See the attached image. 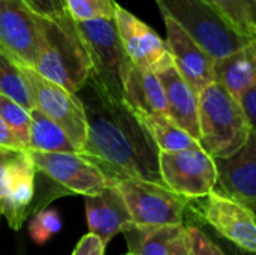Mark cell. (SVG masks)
<instances>
[{
    "mask_svg": "<svg viewBox=\"0 0 256 255\" xmlns=\"http://www.w3.org/2000/svg\"><path fill=\"white\" fill-rule=\"evenodd\" d=\"M93 93L94 98L82 101L87 138L80 155L96 165L112 185L126 179L165 185L159 167L160 152L142 119L123 101Z\"/></svg>",
    "mask_w": 256,
    "mask_h": 255,
    "instance_id": "obj_1",
    "label": "cell"
},
{
    "mask_svg": "<svg viewBox=\"0 0 256 255\" xmlns=\"http://www.w3.org/2000/svg\"><path fill=\"white\" fill-rule=\"evenodd\" d=\"M33 69L74 95L87 86L92 75L90 54L78 23L66 11L40 17V47Z\"/></svg>",
    "mask_w": 256,
    "mask_h": 255,
    "instance_id": "obj_2",
    "label": "cell"
},
{
    "mask_svg": "<svg viewBox=\"0 0 256 255\" xmlns=\"http://www.w3.org/2000/svg\"><path fill=\"white\" fill-rule=\"evenodd\" d=\"M200 146L213 159L237 152L250 134L240 101L214 81L198 95Z\"/></svg>",
    "mask_w": 256,
    "mask_h": 255,
    "instance_id": "obj_3",
    "label": "cell"
},
{
    "mask_svg": "<svg viewBox=\"0 0 256 255\" xmlns=\"http://www.w3.org/2000/svg\"><path fill=\"white\" fill-rule=\"evenodd\" d=\"M86 41L92 75L90 86L99 95L111 101H123V89L132 62L120 42L114 20H96L78 23Z\"/></svg>",
    "mask_w": 256,
    "mask_h": 255,
    "instance_id": "obj_4",
    "label": "cell"
},
{
    "mask_svg": "<svg viewBox=\"0 0 256 255\" xmlns=\"http://www.w3.org/2000/svg\"><path fill=\"white\" fill-rule=\"evenodd\" d=\"M160 14L182 26L214 60L224 59L252 39L237 35L204 0H154Z\"/></svg>",
    "mask_w": 256,
    "mask_h": 255,
    "instance_id": "obj_5",
    "label": "cell"
},
{
    "mask_svg": "<svg viewBox=\"0 0 256 255\" xmlns=\"http://www.w3.org/2000/svg\"><path fill=\"white\" fill-rule=\"evenodd\" d=\"M114 185L118 188L135 225H184L190 200L176 194L168 186L141 179H126Z\"/></svg>",
    "mask_w": 256,
    "mask_h": 255,
    "instance_id": "obj_6",
    "label": "cell"
},
{
    "mask_svg": "<svg viewBox=\"0 0 256 255\" xmlns=\"http://www.w3.org/2000/svg\"><path fill=\"white\" fill-rule=\"evenodd\" d=\"M21 71L28 83L34 108L57 123L80 153L87 138V114L82 101L44 78L33 68L21 66Z\"/></svg>",
    "mask_w": 256,
    "mask_h": 255,
    "instance_id": "obj_7",
    "label": "cell"
},
{
    "mask_svg": "<svg viewBox=\"0 0 256 255\" xmlns=\"http://www.w3.org/2000/svg\"><path fill=\"white\" fill-rule=\"evenodd\" d=\"M188 210L222 239L256 252V216L249 207L212 191L202 198L190 200Z\"/></svg>",
    "mask_w": 256,
    "mask_h": 255,
    "instance_id": "obj_8",
    "label": "cell"
},
{
    "mask_svg": "<svg viewBox=\"0 0 256 255\" xmlns=\"http://www.w3.org/2000/svg\"><path fill=\"white\" fill-rule=\"evenodd\" d=\"M159 167L164 183L188 200L208 195L218 182L214 159L201 147L182 152H160Z\"/></svg>",
    "mask_w": 256,
    "mask_h": 255,
    "instance_id": "obj_9",
    "label": "cell"
},
{
    "mask_svg": "<svg viewBox=\"0 0 256 255\" xmlns=\"http://www.w3.org/2000/svg\"><path fill=\"white\" fill-rule=\"evenodd\" d=\"M40 47V15L26 0H0V51L20 66L34 68Z\"/></svg>",
    "mask_w": 256,
    "mask_h": 255,
    "instance_id": "obj_10",
    "label": "cell"
},
{
    "mask_svg": "<svg viewBox=\"0 0 256 255\" xmlns=\"http://www.w3.org/2000/svg\"><path fill=\"white\" fill-rule=\"evenodd\" d=\"M36 171L45 174L68 192L76 195H96L111 185L104 173L80 153H46L27 150Z\"/></svg>",
    "mask_w": 256,
    "mask_h": 255,
    "instance_id": "obj_11",
    "label": "cell"
},
{
    "mask_svg": "<svg viewBox=\"0 0 256 255\" xmlns=\"http://www.w3.org/2000/svg\"><path fill=\"white\" fill-rule=\"evenodd\" d=\"M114 24L124 53L134 66L158 72L172 62L166 42L147 23L122 5L116 8Z\"/></svg>",
    "mask_w": 256,
    "mask_h": 255,
    "instance_id": "obj_12",
    "label": "cell"
},
{
    "mask_svg": "<svg viewBox=\"0 0 256 255\" xmlns=\"http://www.w3.org/2000/svg\"><path fill=\"white\" fill-rule=\"evenodd\" d=\"M166 30V45L178 74L192 90L200 95L207 86L216 81L214 59L171 17L160 14Z\"/></svg>",
    "mask_w": 256,
    "mask_h": 255,
    "instance_id": "obj_13",
    "label": "cell"
},
{
    "mask_svg": "<svg viewBox=\"0 0 256 255\" xmlns=\"http://www.w3.org/2000/svg\"><path fill=\"white\" fill-rule=\"evenodd\" d=\"M214 162L218 182L213 191L252 209L256 204V132L250 131L237 152Z\"/></svg>",
    "mask_w": 256,
    "mask_h": 255,
    "instance_id": "obj_14",
    "label": "cell"
},
{
    "mask_svg": "<svg viewBox=\"0 0 256 255\" xmlns=\"http://www.w3.org/2000/svg\"><path fill=\"white\" fill-rule=\"evenodd\" d=\"M86 215L90 233L98 236L104 245L134 224L118 188L112 183L99 194L86 197Z\"/></svg>",
    "mask_w": 256,
    "mask_h": 255,
    "instance_id": "obj_15",
    "label": "cell"
},
{
    "mask_svg": "<svg viewBox=\"0 0 256 255\" xmlns=\"http://www.w3.org/2000/svg\"><path fill=\"white\" fill-rule=\"evenodd\" d=\"M36 167L27 150L16 153L8 180V195L0 201L2 215L8 219L12 230L18 231L28 213L34 197Z\"/></svg>",
    "mask_w": 256,
    "mask_h": 255,
    "instance_id": "obj_16",
    "label": "cell"
},
{
    "mask_svg": "<svg viewBox=\"0 0 256 255\" xmlns=\"http://www.w3.org/2000/svg\"><path fill=\"white\" fill-rule=\"evenodd\" d=\"M156 75L159 77L165 90L168 116L200 143L198 95L178 74L174 60L158 71Z\"/></svg>",
    "mask_w": 256,
    "mask_h": 255,
    "instance_id": "obj_17",
    "label": "cell"
},
{
    "mask_svg": "<svg viewBox=\"0 0 256 255\" xmlns=\"http://www.w3.org/2000/svg\"><path fill=\"white\" fill-rule=\"evenodd\" d=\"M123 102L141 117L168 114L165 90L156 72L141 69L134 65L130 66L124 81Z\"/></svg>",
    "mask_w": 256,
    "mask_h": 255,
    "instance_id": "obj_18",
    "label": "cell"
},
{
    "mask_svg": "<svg viewBox=\"0 0 256 255\" xmlns=\"http://www.w3.org/2000/svg\"><path fill=\"white\" fill-rule=\"evenodd\" d=\"M214 75L218 83L240 99L256 78V38L236 53L216 60Z\"/></svg>",
    "mask_w": 256,
    "mask_h": 255,
    "instance_id": "obj_19",
    "label": "cell"
},
{
    "mask_svg": "<svg viewBox=\"0 0 256 255\" xmlns=\"http://www.w3.org/2000/svg\"><path fill=\"white\" fill-rule=\"evenodd\" d=\"M186 225L141 227L132 224L123 231L130 255H171L172 245Z\"/></svg>",
    "mask_w": 256,
    "mask_h": 255,
    "instance_id": "obj_20",
    "label": "cell"
},
{
    "mask_svg": "<svg viewBox=\"0 0 256 255\" xmlns=\"http://www.w3.org/2000/svg\"><path fill=\"white\" fill-rule=\"evenodd\" d=\"M30 117L32 125L27 150L46 153H78L72 141L57 123L36 108L30 111Z\"/></svg>",
    "mask_w": 256,
    "mask_h": 255,
    "instance_id": "obj_21",
    "label": "cell"
},
{
    "mask_svg": "<svg viewBox=\"0 0 256 255\" xmlns=\"http://www.w3.org/2000/svg\"><path fill=\"white\" fill-rule=\"evenodd\" d=\"M141 117V116H140ZM152 134L159 152H182L201 147L200 143L180 128L168 114H154L141 117Z\"/></svg>",
    "mask_w": 256,
    "mask_h": 255,
    "instance_id": "obj_22",
    "label": "cell"
},
{
    "mask_svg": "<svg viewBox=\"0 0 256 255\" xmlns=\"http://www.w3.org/2000/svg\"><path fill=\"white\" fill-rule=\"evenodd\" d=\"M240 36L256 38V0H204Z\"/></svg>",
    "mask_w": 256,
    "mask_h": 255,
    "instance_id": "obj_23",
    "label": "cell"
},
{
    "mask_svg": "<svg viewBox=\"0 0 256 255\" xmlns=\"http://www.w3.org/2000/svg\"><path fill=\"white\" fill-rule=\"evenodd\" d=\"M0 95L15 101L27 111L34 110L33 96L28 83L21 71V66L2 51H0Z\"/></svg>",
    "mask_w": 256,
    "mask_h": 255,
    "instance_id": "obj_24",
    "label": "cell"
},
{
    "mask_svg": "<svg viewBox=\"0 0 256 255\" xmlns=\"http://www.w3.org/2000/svg\"><path fill=\"white\" fill-rule=\"evenodd\" d=\"M66 12L76 23H88L96 20H114L116 0H62Z\"/></svg>",
    "mask_w": 256,
    "mask_h": 255,
    "instance_id": "obj_25",
    "label": "cell"
},
{
    "mask_svg": "<svg viewBox=\"0 0 256 255\" xmlns=\"http://www.w3.org/2000/svg\"><path fill=\"white\" fill-rule=\"evenodd\" d=\"M0 117L14 132L22 149L27 150L30 141V125H32L30 111H27L15 101L0 95Z\"/></svg>",
    "mask_w": 256,
    "mask_h": 255,
    "instance_id": "obj_26",
    "label": "cell"
},
{
    "mask_svg": "<svg viewBox=\"0 0 256 255\" xmlns=\"http://www.w3.org/2000/svg\"><path fill=\"white\" fill-rule=\"evenodd\" d=\"M63 227L62 218L56 210L51 209H44L39 212H34L30 225H28V233L30 237L39 243L44 245L48 242L54 234H57Z\"/></svg>",
    "mask_w": 256,
    "mask_h": 255,
    "instance_id": "obj_27",
    "label": "cell"
},
{
    "mask_svg": "<svg viewBox=\"0 0 256 255\" xmlns=\"http://www.w3.org/2000/svg\"><path fill=\"white\" fill-rule=\"evenodd\" d=\"M194 255H225L219 245L196 224L186 225Z\"/></svg>",
    "mask_w": 256,
    "mask_h": 255,
    "instance_id": "obj_28",
    "label": "cell"
},
{
    "mask_svg": "<svg viewBox=\"0 0 256 255\" xmlns=\"http://www.w3.org/2000/svg\"><path fill=\"white\" fill-rule=\"evenodd\" d=\"M21 150H8L0 147V201L6 198L8 195V180L12 162L16 156V153Z\"/></svg>",
    "mask_w": 256,
    "mask_h": 255,
    "instance_id": "obj_29",
    "label": "cell"
},
{
    "mask_svg": "<svg viewBox=\"0 0 256 255\" xmlns=\"http://www.w3.org/2000/svg\"><path fill=\"white\" fill-rule=\"evenodd\" d=\"M240 105L244 111L246 120L252 132H256V78L252 86L240 96Z\"/></svg>",
    "mask_w": 256,
    "mask_h": 255,
    "instance_id": "obj_30",
    "label": "cell"
},
{
    "mask_svg": "<svg viewBox=\"0 0 256 255\" xmlns=\"http://www.w3.org/2000/svg\"><path fill=\"white\" fill-rule=\"evenodd\" d=\"M105 248L106 245H104L98 236L88 233L80 239L72 255H105Z\"/></svg>",
    "mask_w": 256,
    "mask_h": 255,
    "instance_id": "obj_31",
    "label": "cell"
},
{
    "mask_svg": "<svg viewBox=\"0 0 256 255\" xmlns=\"http://www.w3.org/2000/svg\"><path fill=\"white\" fill-rule=\"evenodd\" d=\"M26 2L40 17H56L66 11L62 0H26Z\"/></svg>",
    "mask_w": 256,
    "mask_h": 255,
    "instance_id": "obj_32",
    "label": "cell"
},
{
    "mask_svg": "<svg viewBox=\"0 0 256 255\" xmlns=\"http://www.w3.org/2000/svg\"><path fill=\"white\" fill-rule=\"evenodd\" d=\"M198 225V224H196ZM201 228H204V231L219 245V248L224 251V254L225 255H256V252H249V251H246V249H242V248H238V246H236V245H232L231 242H228V240H225V239H222L220 236H218L213 230H210L208 227H204V225H200Z\"/></svg>",
    "mask_w": 256,
    "mask_h": 255,
    "instance_id": "obj_33",
    "label": "cell"
},
{
    "mask_svg": "<svg viewBox=\"0 0 256 255\" xmlns=\"http://www.w3.org/2000/svg\"><path fill=\"white\" fill-rule=\"evenodd\" d=\"M0 147L8 150H24L14 132L9 129V126L4 123V120L0 117Z\"/></svg>",
    "mask_w": 256,
    "mask_h": 255,
    "instance_id": "obj_34",
    "label": "cell"
},
{
    "mask_svg": "<svg viewBox=\"0 0 256 255\" xmlns=\"http://www.w3.org/2000/svg\"><path fill=\"white\" fill-rule=\"evenodd\" d=\"M171 255H194L192 245H190V239H189V234H188V230L186 228L176 239V242L172 245Z\"/></svg>",
    "mask_w": 256,
    "mask_h": 255,
    "instance_id": "obj_35",
    "label": "cell"
},
{
    "mask_svg": "<svg viewBox=\"0 0 256 255\" xmlns=\"http://www.w3.org/2000/svg\"><path fill=\"white\" fill-rule=\"evenodd\" d=\"M250 210H252V212L255 213V216H256V204H255V206H254V207H252V209H250Z\"/></svg>",
    "mask_w": 256,
    "mask_h": 255,
    "instance_id": "obj_36",
    "label": "cell"
},
{
    "mask_svg": "<svg viewBox=\"0 0 256 255\" xmlns=\"http://www.w3.org/2000/svg\"><path fill=\"white\" fill-rule=\"evenodd\" d=\"M0 216H2V207H0Z\"/></svg>",
    "mask_w": 256,
    "mask_h": 255,
    "instance_id": "obj_37",
    "label": "cell"
},
{
    "mask_svg": "<svg viewBox=\"0 0 256 255\" xmlns=\"http://www.w3.org/2000/svg\"><path fill=\"white\" fill-rule=\"evenodd\" d=\"M124 255H130V254H129V252H128V254H124Z\"/></svg>",
    "mask_w": 256,
    "mask_h": 255,
    "instance_id": "obj_38",
    "label": "cell"
}]
</instances>
